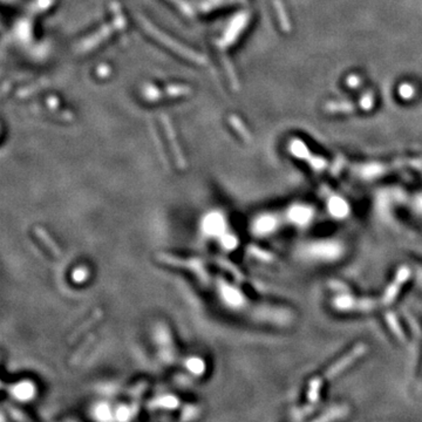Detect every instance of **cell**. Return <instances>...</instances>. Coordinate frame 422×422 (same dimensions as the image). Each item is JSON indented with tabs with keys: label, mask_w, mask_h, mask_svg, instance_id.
<instances>
[{
	"label": "cell",
	"mask_w": 422,
	"mask_h": 422,
	"mask_svg": "<svg viewBox=\"0 0 422 422\" xmlns=\"http://www.w3.org/2000/svg\"><path fill=\"white\" fill-rule=\"evenodd\" d=\"M410 277V270L408 267L402 266L398 270V272L395 274V278L393 282L387 286V289L385 290L384 296L381 298V304L384 306H388L394 302L396 297L399 296L400 291L403 288V285L408 282Z\"/></svg>",
	"instance_id": "7a4b0ae2"
},
{
	"label": "cell",
	"mask_w": 422,
	"mask_h": 422,
	"mask_svg": "<svg viewBox=\"0 0 422 422\" xmlns=\"http://www.w3.org/2000/svg\"><path fill=\"white\" fill-rule=\"evenodd\" d=\"M95 415L99 420H102V421H107V420L112 419V414H110L108 406H106V405H100L96 407Z\"/></svg>",
	"instance_id": "8fae6325"
},
{
	"label": "cell",
	"mask_w": 422,
	"mask_h": 422,
	"mask_svg": "<svg viewBox=\"0 0 422 422\" xmlns=\"http://www.w3.org/2000/svg\"><path fill=\"white\" fill-rule=\"evenodd\" d=\"M13 394L19 400H30L34 395V387L30 382H23L13 388Z\"/></svg>",
	"instance_id": "8992f818"
},
{
	"label": "cell",
	"mask_w": 422,
	"mask_h": 422,
	"mask_svg": "<svg viewBox=\"0 0 422 422\" xmlns=\"http://www.w3.org/2000/svg\"><path fill=\"white\" fill-rule=\"evenodd\" d=\"M35 231H37V234H38V236H39V238L41 239L42 242L45 243V245L47 246L48 245V249H49V251H51L53 255L54 256H59V249L56 248V246L54 245V243H53L51 239L48 238V236L45 234L44 231L41 230V229H35Z\"/></svg>",
	"instance_id": "9c48e42d"
},
{
	"label": "cell",
	"mask_w": 422,
	"mask_h": 422,
	"mask_svg": "<svg viewBox=\"0 0 422 422\" xmlns=\"http://www.w3.org/2000/svg\"><path fill=\"white\" fill-rule=\"evenodd\" d=\"M160 405L163 407H167V408H174V407H176L177 401H176V399L173 398V396H167V398H163L160 400Z\"/></svg>",
	"instance_id": "4fadbf2b"
},
{
	"label": "cell",
	"mask_w": 422,
	"mask_h": 422,
	"mask_svg": "<svg viewBox=\"0 0 422 422\" xmlns=\"http://www.w3.org/2000/svg\"><path fill=\"white\" fill-rule=\"evenodd\" d=\"M366 352H367V345H365L364 342H359V344H357L352 349H349L347 353L344 354L340 359H338L335 363L332 364L331 366L324 372L323 379H325V380H327V381H331V380H333V379L338 378L342 372L347 370L348 367H351V365L356 363L358 359H360V358L363 357Z\"/></svg>",
	"instance_id": "6da1fadb"
},
{
	"label": "cell",
	"mask_w": 422,
	"mask_h": 422,
	"mask_svg": "<svg viewBox=\"0 0 422 422\" xmlns=\"http://www.w3.org/2000/svg\"><path fill=\"white\" fill-rule=\"evenodd\" d=\"M129 415H130L129 410H128L126 408V407H122V408H119V410H117V413H116L117 419L122 420V421L129 419Z\"/></svg>",
	"instance_id": "2e32d148"
},
{
	"label": "cell",
	"mask_w": 422,
	"mask_h": 422,
	"mask_svg": "<svg viewBox=\"0 0 422 422\" xmlns=\"http://www.w3.org/2000/svg\"><path fill=\"white\" fill-rule=\"evenodd\" d=\"M187 366L189 370L195 374L202 373L203 370H204V364H203L199 359H196V358H191V359L187 363Z\"/></svg>",
	"instance_id": "30bf717a"
},
{
	"label": "cell",
	"mask_w": 422,
	"mask_h": 422,
	"mask_svg": "<svg viewBox=\"0 0 422 422\" xmlns=\"http://www.w3.org/2000/svg\"><path fill=\"white\" fill-rule=\"evenodd\" d=\"M147 27H148V30H149V32H152V33L155 35V37H159V39H161V41L163 42V44H166V45H170L171 44V41L169 40V39L168 38H166V37H163L162 34L161 33H159V32L157 31H155L154 30V27H152V26H149V25H147ZM171 48H174L175 51H177V52H180V53H182V54L183 55H188V58H191L192 60H195V61H199V58H198V55L196 56V54L195 53H192V52H189V51H187V49H182L180 46H177V45H174V46H171Z\"/></svg>",
	"instance_id": "52a82bcc"
},
{
	"label": "cell",
	"mask_w": 422,
	"mask_h": 422,
	"mask_svg": "<svg viewBox=\"0 0 422 422\" xmlns=\"http://www.w3.org/2000/svg\"><path fill=\"white\" fill-rule=\"evenodd\" d=\"M87 270L86 269H78V270H75L74 272H73V279L75 280V282H78V283H81V282H84L86 278H87Z\"/></svg>",
	"instance_id": "5bb4252c"
},
{
	"label": "cell",
	"mask_w": 422,
	"mask_h": 422,
	"mask_svg": "<svg viewBox=\"0 0 422 422\" xmlns=\"http://www.w3.org/2000/svg\"><path fill=\"white\" fill-rule=\"evenodd\" d=\"M225 223L223 217L217 213H211L203 221V230L210 236L222 235L224 232Z\"/></svg>",
	"instance_id": "277c9868"
},
{
	"label": "cell",
	"mask_w": 422,
	"mask_h": 422,
	"mask_svg": "<svg viewBox=\"0 0 422 422\" xmlns=\"http://www.w3.org/2000/svg\"><path fill=\"white\" fill-rule=\"evenodd\" d=\"M334 305L339 310L363 311L368 312L377 307V302L368 298H354V297H340L334 300Z\"/></svg>",
	"instance_id": "3957f363"
},
{
	"label": "cell",
	"mask_w": 422,
	"mask_h": 422,
	"mask_svg": "<svg viewBox=\"0 0 422 422\" xmlns=\"http://www.w3.org/2000/svg\"><path fill=\"white\" fill-rule=\"evenodd\" d=\"M224 297L225 298H227V300L229 303H231V304H238L239 303V300H241V298H239V295L237 292H235L234 290H231V289H227L224 291Z\"/></svg>",
	"instance_id": "7c38bea8"
},
{
	"label": "cell",
	"mask_w": 422,
	"mask_h": 422,
	"mask_svg": "<svg viewBox=\"0 0 422 422\" xmlns=\"http://www.w3.org/2000/svg\"><path fill=\"white\" fill-rule=\"evenodd\" d=\"M222 243H223V245L225 246V248L232 249L236 246V243H237V241H236V238L234 237V236L225 235L224 237L222 238Z\"/></svg>",
	"instance_id": "9a60e30c"
},
{
	"label": "cell",
	"mask_w": 422,
	"mask_h": 422,
	"mask_svg": "<svg viewBox=\"0 0 422 422\" xmlns=\"http://www.w3.org/2000/svg\"><path fill=\"white\" fill-rule=\"evenodd\" d=\"M386 321H387L388 327L391 328V331L393 332V334L395 335L396 339L400 341L405 340V333H403V330L401 328V326H400L398 318H396L393 313L388 312L387 314H386Z\"/></svg>",
	"instance_id": "ba28073f"
},
{
	"label": "cell",
	"mask_w": 422,
	"mask_h": 422,
	"mask_svg": "<svg viewBox=\"0 0 422 422\" xmlns=\"http://www.w3.org/2000/svg\"><path fill=\"white\" fill-rule=\"evenodd\" d=\"M323 385H324L323 377H316L310 380L309 385H307L306 394H307V399H309L312 403L317 402L318 400H319Z\"/></svg>",
	"instance_id": "5b68a950"
}]
</instances>
